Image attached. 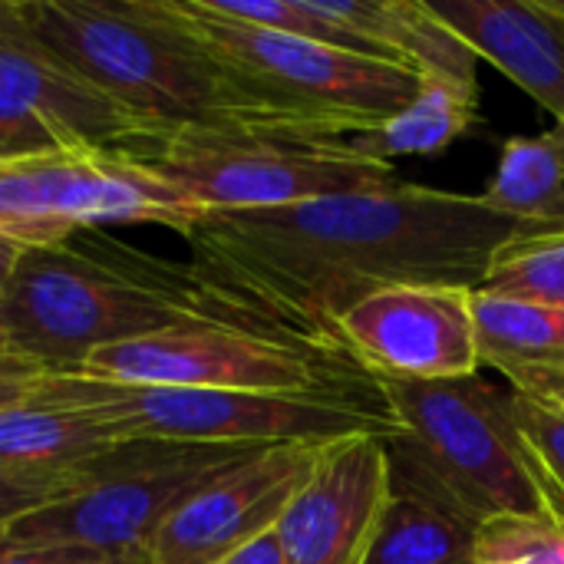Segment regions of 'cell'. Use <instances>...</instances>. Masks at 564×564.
I'll return each instance as SVG.
<instances>
[{"label": "cell", "instance_id": "6da1fadb", "mask_svg": "<svg viewBox=\"0 0 564 564\" xmlns=\"http://www.w3.org/2000/svg\"><path fill=\"white\" fill-rule=\"evenodd\" d=\"M549 231L562 228L397 178L284 208L208 212L185 238L192 274L228 317L347 354L337 324L367 294L403 284L476 291L502 248Z\"/></svg>", "mask_w": 564, "mask_h": 564}, {"label": "cell", "instance_id": "7a4b0ae2", "mask_svg": "<svg viewBox=\"0 0 564 564\" xmlns=\"http://www.w3.org/2000/svg\"><path fill=\"white\" fill-rule=\"evenodd\" d=\"M20 10L66 66L155 132L195 126L317 139L241 83L172 0H20Z\"/></svg>", "mask_w": 564, "mask_h": 564}, {"label": "cell", "instance_id": "3957f363", "mask_svg": "<svg viewBox=\"0 0 564 564\" xmlns=\"http://www.w3.org/2000/svg\"><path fill=\"white\" fill-rule=\"evenodd\" d=\"M400 433L387 436L390 479L469 525L542 519L564 529V489L525 436L516 393L489 380H380Z\"/></svg>", "mask_w": 564, "mask_h": 564}, {"label": "cell", "instance_id": "277c9868", "mask_svg": "<svg viewBox=\"0 0 564 564\" xmlns=\"http://www.w3.org/2000/svg\"><path fill=\"white\" fill-rule=\"evenodd\" d=\"M40 397L73 406L116 440L208 443V446H288L337 443L350 436H397L400 420L380 387L268 393V390H182L126 387L69 373H43Z\"/></svg>", "mask_w": 564, "mask_h": 564}, {"label": "cell", "instance_id": "5b68a950", "mask_svg": "<svg viewBox=\"0 0 564 564\" xmlns=\"http://www.w3.org/2000/svg\"><path fill=\"white\" fill-rule=\"evenodd\" d=\"M192 321L238 324L192 271L139 278L76 251L69 241L23 248L0 301L3 340L50 373L79 370L102 347Z\"/></svg>", "mask_w": 564, "mask_h": 564}, {"label": "cell", "instance_id": "8992f818", "mask_svg": "<svg viewBox=\"0 0 564 564\" xmlns=\"http://www.w3.org/2000/svg\"><path fill=\"white\" fill-rule=\"evenodd\" d=\"M178 20L261 99L317 139L380 129L420 89V73L321 40L231 20L208 0H172Z\"/></svg>", "mask_w": 564, "mask_h": 564}, {"label": "cell", "instance_id": "52a82bcc", "mask_svg": "<svg viewBox=\"0 0 564 564\" xmlns=\"http://www.w3.org/2000/svg\"><path fill=\"white\" fill-rule=\"evenodd\" d=\"M208 212H264L397 182L393 162L350 139H284L241 129H169L132 149Z\"/></svg>", "mask_w": 564, "mask_h": 564}, {"label": "cell", "instance_id": "ba28073f", "mask_svg": "<svg viewBox=\"0 0 564 564\" xmlns=\"http://www.w3.org/2000/svg\"><path fill=\"white\" fill-rule=\"evenodd\" d=\"M264 446L129 440L89 469V486L10 522L0 539L76 545L99 555H145L162 522L198 489Z\"/></svg>", "mask_w": 564, "mask_h": 564}, {"label": "cell", "instance_id": "9c48e42d", "mask_svg": "<svg viewBox=\"0 0 564 564\" xmlns=\"http://www.w3.org/2000/svg\"><path fill=\"white\" fill-rule=\"evenodd\" d=\"M79 373L126 387L311 393L377 383L354 357L278 330L192 321L96 350Z\"/></svg>", "mask_w": 564, "mask_h": 564}, {"label": "cell", "instance_id": "30bf717a", "mask_svg": "<svg viewBox=\"0 0 564 564\" xmlns=\"http://www.w3.org/2000/svg\"><path fill=\"white\" fill-rule=\"evenodd\" d=\"M205 212L132 149H79L0 162V235L23 248L66 245L96 225L188 231Z\"/></svg>", "mask_w": 564, "mask_h": 564}, {"label": "cell", "instance_id": "8fae6325", "mask_svg": "<svg viewBox=\"0 0 564 564\" xmlns=\"http://www.w3.org/2000/svg\"><path fill=\"white\" fill-rule=\"evenodd\" d=\"M159 135L66 66L23 20L20 0H0V162L135 149Z\"/></svg>", "mask_w": 564, "mask_h": 564}, {"label": "cell", "instance_id": "7c38bea8", "mask_svg": "<svg viewBox=\"0 0 564 564\" xmlns=\"http://www.w3.org/2000/svg\"><path fill=\"white\" fill-rule=\"evenodd\" d=\"M337 340L377 380L433 383L479 373L466 288L403 284L367 294L340 317Z\"/></svg>", "mask_w": 564, "mask_h": 564}, {"label": "cell", "instance_id": "4fadbf2b", "mask_svg": "<svg viewBox=\"0 0 564 564\" xmlns=\"http://www.w3.org/2000/svg\"><path fill=\"white\" fill-rule=\"evenodd\" d=\"M324 446H264L228 469L162 522L145 549V564H218L274 532L291 499L311 479Z\"/></svg>", "mask_w": 564, "mask_h": 564}, {"label": "cell", "instance_id": "5bb4252c", "mask_svg": "<svg viewBox=\"0 0 564 564\" xmlns=\"http://www.w3.org/2000/svg\"><path fill=\"white\" fill-rule=\"evenodd\" d=\"M390 499L383 436L327 443L274 525L284 564H364Z\"/></svg>", "mask_w": 564, "mask_h": 564}, {"label": "cell", "instance_id": "9a60e30c", "mask_svg": "<svg viewBox=\"0 0 564 564\" xmlns=\"http://www.w3.org/2000/svg\"><path fill=\"white\" fill-rule=\"evenodd\" d=\"M479 56L519 83L564 132V30L539 0H426Z\"/></svg>", "mask_w": 564, "mask_h": 564}, {"label": "cell", "instance_id": "2e32d148", "mask_svg": "<svg viewBox=\"0 0 564 564\" xmlns=\"http://www.w3.org/2000/svg\"><path fill=\"white\" fill-rule=\"evenodd\" d=\"M479 367H492L522 400L564 413V307L473 291Z\"/></svg>", "mask_w": 564, "mask_h": 564}, {"label": "cell", "instance_id": "e0dca14e", "mask_svg": "<svg viewBox=\"0 0 564 564\" xmlns=\"http://www.w3.org/2000/svg\"><path fill=\"white\" fill-rule=\"evenodd\" d=\"M317 10L347 36L354 53L406 66L413 73H443L479 86V56L430 10L426 0H314Z\"/></svg>", "mask_w": 564, "mask_h": 564}, {"label": "cell", "instance_id": "ac0fdd59", "mask_svg": "<svg viewBox=\"0 0 564 564\" xmlns=\"http://www.w3.org/2000/svg\"><path fill=\"white\" fill-rule=\"evenodd\" d=\"M129 440H116L86 413L46 397L0 416V466L53 479H89V469Z\"/></svg>", "mask_w": 564, "mask_h": 564}, {"label": "cell", "instance_id": "d6986e66", "mask_svg": "<svg viewBox=\"0 0 564 564\" xmlns=\"http://www.w3.org/2000/svg\"><path fill=\"white\" fill-rule=\"evenodd\" d=\"M479 119V86L443 73H423L416 96L380 129L350 135V145L377 162L403 155H440Z\"/></svg>", "mask_w": 564, "mask_h": 564}, {"label": "cell", "instance_id": "ffe728a7", "mask_svg": "<svg viewBox=\"0 0 564 564\" xmlns=\"http://www.w3.org/2000/svg\"><path fill=\"white\" fill-rule=\"evenodd\" d=\"M364 564H479V529L390 479V499Z\"/></svg>", "mask_w": 564, "mask_h": 564}, {"label": "cell", "instance_id": "44dd1931", "mask_svg": "<svg viewBox=\"0 0 564 564\" xmlns=\"http://www.w3.org/2000/svg\"><path fill=\"white\" fill-rule=\"evenodd\" d=\"M479 198L496 215L564 228L562 129L506 139L499 152V169Z\"/></svg>", "mask_w": 564, "mask_h": 564}, {"label": "cell", "instance_id": "7402d4cb", "mask_svg": "<svg viewBox=\"0 0 564 564\" xmlns=\"http://www.w3.org/2000/svg\"><path fill=\"white\" fill-rule=\"evenodd\" d=\"M482 288L564 307V228L502 248Z\"/></svg>", "mask_w": 564, "mask_h": 564}, {"label": "cell", "instance_id": "603a6c76", "mask_svg": "<svg viewBox=\"0 0 564 564\" xmlns=\"http://www.w3.org/2000/svg\"><path fill=\"white\" fill-rule=\"evenodd\" d=\"M564 564V529L542 519H496L479 529V564Z\"/></svg>", "mask_w": 564, "mask_h": 564}, {"label": "cell", "instance_id": "cb8c5ba5", "mask_svg": "<svg viewBox=\"0 0 564 564\" xmlns=\"http://www.w3.org/2000/svg\"><path fill=\"white\" fill-rule=\"evenodd\" d=\"M86 486L89 482L83 479H53V476H33V473H17V469L0 466V532L20 516L40 506L59 502Z\"/></svg>", "mask_w": 564, "mask_h": 564}, {"label": "cell", "instance_id": "d4e9b609", "mask_svg": "<svg viewBox=\"0 0 564 564\" xmlns=\"http://www.w3.org/2000/svg\"><path fill=\"white\" fill-rule=\"evenodd\" d=\"M516 416H519L525 436L532 440V446L539 449V456L545 459L549 473L564 489V413L539 406L532 400H522L516 393Z\"/></svg>", "mask_w": 564, "mask_h": 564}, {"label": "cell", "instance_id": "484cf974", "mask_svg": "<svg viewBox=\"0 0 564 564\" xmlns=\"http://www.w3.org/2000/svg\"><path fill=\"white\" fill-rule=\"evenodd\" d=\"M43 373V367L20 357L0 334V416L33 400Z\"/></svg>", "mask_w": 564, "mask_h": 564}, {"label": "cell", "instance_id": "4316f807", "mask_svg": "<svg viewBox=\"0 0 564 564\" xmlns=\"http://www.w3.org/2000/svg\"><path fill=\"white\" fill-rule=\"evenodd\" d=\"M119 558L99 555L76 545H20L0 539V564H116Z\"/></svg>", "mask_w": 564, "mask_h": 564}, {"label": "cell", "instance_id": "83f0119b", "mask_svg": "<svg viewBox=\"0 0 564 564\" xmlns=\"http://www.w3.org/2000/svg\"><path fill=\"white\" fill-rule=\"evenodd\" d=\"M218 564H284V555H281V545H278V535L268 532L261 539H254L251 545H245L241 552L228 555L225 562Z\"/></svg>", "mask_w": 564, "mask_h": 564}, {"label": "cell", "instance_id": "f1b7e54d", "mask_svg": "<svg viewBox=\"0 0 564 564\" xmlns=\"http://www.w3.org/2000/svg\"><path fill=\"white\" fill-rule=\"evenodd\" d=\"M20 254H23V245H17L13 238L0 235V301H3V294H7V288L13 281V271L20 264Z\"/></svg>", "mask_w": 564, "mask_h": 564}, {"label": "cell", "instance_id": "f546056e", "mask_svg": "<svg viewBox=\"0 0 564 564\" xmlns=\"http://www.w3.org/2000/svg\"><path fill=\"white\" fill-rule=\"evenodd\" d=\"M539 3H542V7L558 20V23H562V30H564V0H539Z\"/></svg>", "mask_w": 564, "mask_h": 564}, {"label": "cell", "instance_id": "4dcf8cb0", "mask_svg": "<svg viewBox=\"0 0 564 564\" xmlns=\"http://www.w3.org/2000/svg\"><path fill=\"white\" fill-rule=\"evenodd\" d=\"M116 564H145V555H126V558H119Z\"/></svg>", "mask_w": 564, "mask_h": 564}, {"label": "cell", "instance_id": "1f68e13d", "mask_svg": "<svg viewBox=\"0 0 564 564\" xmlns=\"http://www.w3.org/2000/svg\"><path fill=\"white\" fill-rule=\"evenodd\" d=\"M482 564H519V562H482Z\"/></svg>", "mask_w": 564, "mask_h": 564}]
</instances>
